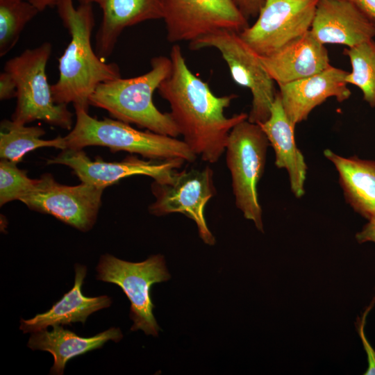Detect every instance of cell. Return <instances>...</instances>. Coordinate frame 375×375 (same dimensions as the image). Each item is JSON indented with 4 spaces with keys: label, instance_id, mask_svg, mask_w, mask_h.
Returning a JSON list of instances; mask_svg holds the SVG:
<instances>
[{
    "label": "cell",
    "instance_id": "obj_1",
    "mask_svg": "<svg viewBox=\"0 0 375 375\" xmlns=\"http://www.w3.org/2000/svg\"><path fill=\"white\" fill-rule=\"evenodd\" d=\"M169 58L171 72L157 90L169 103L183 140L202 160L215 163L225 152L232 128L247 119L248 114L224 115V109L237 96H216L188 67L179 44L172 46Z\"/></svg>",
    "mask_w": 375,
    "mask_h": 375
},
{
    "label": "cell",
    "instance_id": "obj_2",
    "mask_svg": "<svg viewBox=\"0 0 375 375\" xmlns=\"http://www.w3.org/2000/svg\"><path fill=\"white\" fill-rule=\"evenodd\" d=\"M54 6L71 40L58 59L59 76L51 85L57 104L73 103L74 107L88 110L90 98L97 87L121 77L115 62L106 63L93 50L91 37L95 25L92 4L73 0H56Z\"/></svg>",
    "mask_w": 375,
    "mask_h": 375
},
{
    "label": "cell",
    "instance_id": "obj_3",
    "mask_svg": "<svg viewBox=\"0 0 375 375\" xmlns=\"http://www.w3.org/2000/svg\"><path fill=\"white\" fill-rule=\"evenodd\" d=\"M171 69L169 57H153L147 73L99 84L90 98V105L106 110L115 119L177 138L180 133L170 113L160 112L153 101L154 92Z\"/></svg>",
    "mask_w": 375,
    "mask_h": 375
},
{
    "label": "cell",
    "instance_id": "obj_4",
    "mask_svg": "<svg viewBox=\"0 0 375 375\" xmlns=\"http://www.w3.org/2000/svg\"><path fill=\"white\" fill-rule=\"evenodd\" d=\"M74 109L75 125L64 136L67 149L102 146L112 152L124 151L150 160L181 158L193 162L197 159L196 154L183 140L149 130L139 131L117 119H98L82 108Z\"/></svg>",
    "mask_w": 375,
    "mask_h": 375
},
{
    "label": "cell",
    "instance_id": "obj_5",
    "mask_svg": "<svg viewBox=\"0 0 375 375\" xmlns=\"http://www.w3.org/2000/svg\"><path fill=\"white\" fill-rule=\"evenodd\" d=\"M51 51V44L45 42L6 62L3 69L12 76L17 85V103L11 119L21 124L40 120L69 130L73 114L67 105L54 102L46 74Z\"/></svg>",
    "mask_w": 375,
    "mask_h": 375
},
{
    "label": "cell",
    "instance_id": "obj_6",
    "mask_svg": "<svg viewBox=\"0 0 375 375\" xmlns=\"http://www.w3.org/2000/svg\"><path fill=\"white\" fill-rule=\"evenodd\" d=\"M269 145L260 126L245 119L231 131L225 150L235 206L261 232L262 214L257 184L264 173Z\"/></svg>",
    "mask_w": 375,
    "mask_h": 375
},
{
    "label": "cell",
    "instance_id": "obj_7",
    "mask_svg": "<svg viewBox=\"0 0 375 375\" xmlns=\"http://www.w3.org/2000/svg\"><path fill=\"white\" fill-rule=\"evenodd\" d=\"M190 48L217 49L226 62L233 80L251 93V108L247 119L260 124L269 118L276 94L274 81L265 69L260 56L243 40L240 32L217 30L190 42Z\"/></svg>",
    "mask_w": 375,
    "mask_h": 375
},
{
    "label": "cell",
    "instance_id": "obj_8",
    "mask_svg": "<svg viewBox=\"0 0 375 375\" xmlns=\"http://www.w3.org/2000/svg\"><path fill=\"white\" fill-rule=\"evenodd\" d=\"M97 272V279L117 285L129 299L130 318L134 322L131 330L158 336L160 328L153 314L150 290L153 284L170 278L164 257L158 254L132 262L105 254L100 258Z\"/></svg>",
    "mask_w": 375,
    "mask_h": 375
},
{
    "label": "cell",
    "instance_id": "obj_9",
    "mask_svg": "<svg viewBox=\"0 0 375 375\" xmlns=\"http://www.w3.org/2000/svg\"><path fill=\"white\" fill-rule=\"evenodd\" d=\"M214 172L210 167L201 169L176 170L167 182L153 181L151 189L155 201L149 206V212L163 216L174 212L182 213L193 220L201 240L213 245L215 238L205 219V207L216 194Z\"/></svg>",
    "mask_w": 375,
    "mask_h": 375
},
{
    "label": "cell",
    "instance_id": "obj_10",
    "mask_svg": "<svg viewBox=\"0 0 375 375\" xmlns=\"http://www.w3.org/2000/svg\"><path fill=\"white\" fill-rule=\"evenodd\" d=\"M103 190L82 182L72 186L62 185L46 173L35 179L32 189L19 201L31 210L51 215L87 232L97 221Z\"/></svg>",
    "mask_w": 375,
    "mask_h": 375
},
{
    "label": "cell",
    "instance_id": "obj_11",
    "mask_svg": "<svg viewBox=\"0 0 375 375\" xmlns=\"http://www.w3.org/2000/svg\"><path fill=\"white\" fill-rule=\"evenodd\" d=\"M319 0H264L256 21L240 35L259 56H268L309 31Z\"/></svg>",
    "mask_w": 375,
    "mask_h": 375
},
{
    "label": "cell",
    "instance_id": "obj_12",
    "mask_svg": "<svg viewBox=\"0 0 375 375\" xmlns=\"http://www.w3.org/2000/svg\"><path fill=\"white\" fill-rule=\"evenodd\" d=\"M167 39L192 42L221 29L243 31L248 19L233 0H164Z\"/></svg>",
    "mask_w": 375,
    "mask_h": 375
},
{
    "label": "cell",
    "instance_id": "obj_13",
    "mask_svg": "<svg viewBox=\"0 0 375 375\" xmlns=\"http://www.w3.org/2000/svg\"><path fill=\"white\" fill-rule=\"evenodd\" d=\"M184 162L181 158L145 160L134 155L119 162H105L99 158L92 160L83 149H67L47 160V164L66 165L82 183L105 189L122 178L135 175L150 176L160 183L167 182Z\"/></svg>",
    "mask_w": 375,
    "mask_h": 375
},
{
    "label": "cell",
    "instance_id": "obj_14",
    "mask_svg": "<svg viewBox=\"0 0 375 375\" xmlns=\"http://www.w3.org/2000/svg\"><path fill=\"white\" fill-rule=\"evenodd\" d=\"M310 31L324 45L350 48L374 39L375 21L352 0H319Z\"/></svg>",
    "mask_w": 375,
    "mask_h": 375
},
{
    "label": "cell",
    "instance_id": "obj_15",
    "mask_svg": "<svg viewBox=\"0 0 375 375\" xmlns=\"http://www.w3.org/2000/svg\"><path fill=\"white\" fill-rule=\"evenodd\" d=\"M347 74L331 65L318 74L279 86L281 103L291 123L296 126L306 120L315 108L331 97L339 102L348 99L351 93Z\"/></svg>",
    "mask_w": 375,
    "mask_h": 375
},
{
    "label": "cell",
    "instance_id": "obj_16",
    "mask_svg": "<svg viewBox=\"0 0 375 375\" xmlns=\"http://www.w3.org/2000/svg\"><path fill=\"white\" fill-rule=\"evenodd\" d=\"M261 62L278 86L318 74L331 66L328 51L309 31Z\"/></svg>",
    "mask_w": 375,
    "mask_h": 375
},
{
    "label": "cell",
    "instance_id": "obj_17",
    "mask_svg": "<svg viewBox=\"0 0 375 375\" xmlns=\"http://www.w3.org/2000/svg\"><path fill=\"white\" fill-rule=\"evenodd\" d=\"M79 3H97L102 19L96 33L95 50L105 58L110 56L123 31L141 22L162 19L164 0H78Z\"/></svg>",
    "mask_w": 375,
    "mask_h": 375
},
{
    "label": "cell",
    "instance_id": "obj_18",
    "mask_svg": "<svg viewBox=\"0 0 375 375\" xmlns=\"http://www.w3.org/2000/svg\"><path fill=\"white\" fill-rule=\"evenodd\" d=\"M258 124L274 149L275 165L287 171L292 192L297 198H301L305 194L307 165L296 144L295 126L288 117L278 92L276 94L269 118Z\"/></svg>",
    "mask_w": 375,
    "mask_h": 375
},
{
    "label": "cell",
    "instance_id": "obj_19",
    "mask_svg": "<svg viewBox=\"0 0 375 375\" xmlns=\"http://www.w3.org/2000/svg\"><path fill=\"white\" fill-rule=\"evenodd\" d=\"M87 267L75 265V279L73 288L55 303L47 312L38 314L30 319H20L19 329L24 333H35L47 329L48 326L67 325L71 323L84 324L90 315L111 304L107 295L88 297L82 293L83 280Z\"/></svg>",
    "mask_w": 375,
    "mask_h": 375
},
{
    "label": "cell",
    "instance_id": "obj_20",
    "mask_svg": "<svg viewBox=\"0 0 375 375\" xmlns=\"http://www.w3.org/2000/svg\"><path fill=\"white\" fill-rule=\"evenodd\" d=\"M324 156L335 166L346 202L367 221L375 217V160L343 157L326 149Z\"/></svg>",
    "mask_w": 375,
    "mask_h": 375
},
{
    "label": "cell",
    "instance_id": "obj_21",
    "mask_svg": "<svg viewBox=\"0 0 375 375\" xmlns=\"http://www.w3.org/2000/svg\"><path fill=\"white\" fill-rule=\"evenodd\" d=\"M53 328L51 331L45 329L33 333L27 344L32 350L45 351L52 354L54 362L51 374H62L66 363L71 358L100 349L108 340L117 342L123 337L121 330L114 327L89 338L78 336L60 325Z\"/></svg>",
    "mask_w": 375,
    "mask_h": 375
},
{
    "label": "cell",
    "instance_id": "obj_22",
    "mask_svg": "<svg viewBox=\"0 0 375 375\" xmlns=\"http://www.w3.org/2000/svg\"><path fill=\"white\" fill-rule=\"evenodd\" d=\"M46 133L40 126H26L3 119L0 124V157L18 163L30 151L42 147H53L61 150L67 149L64 137L44 140Z\"/></svg>",
    "mask_w": 375,
    "mask_h": 375
},
{
    "label": "cell",
    "instance_id": "obj_23",
    "mask_svg": "<svg viewBox=\"0 0 375 375\" xmlns=\"http://www.w3.org/2000/svg\"><path fill=\"white\" fill-rule=\"evenodd\" d=\"M351 62V71L346 81L358 88L363 99L375 108V41L371 40L344 50Z\"/></svg>",
    "mask_w": 375,
    "mask_h": 375
},
{
    "label": "cell",
    "instance_id": "obj_24",
    "mask_svg": "<svg viewBox=\"0 0 375 375\" xmlns=\"http://www.w3.org/2000/svg\"><path fill=\"white\" fill-rule=\"evenodd\" d=\"M39 12L29 1H0L1 57L15 46L26 25Z\"/></svg>",
    "mask_w": 375,
    "mask_h": 375
},
{
    "label": "cell",
    "instance_id": "obj_25",
    "mask_svg": "<svg viewBox=\"0 0 375 375\" xmlns=\"http://www.w3.org/2000/svg\"><path fill=\"white\" fill-rule=\"evenodd\" d=\"M16 162L0 160V205L19 200L30 191L35 179L27 176L26 171L17 167Z\"/></svg>",
    "mask_w": 375,
    "mask_h": 375
},
{
    "label": "cell",
    "instance_id": "obj_26",
    "mask_svg": "<svg viewBox=\"0 0 375 375\" xmlns=\"http://www.w3.org/2000/svg\"><path fill=\"white\" fill-rule=\"evenodd\" d=\"M375 305V297L365 308L360 317L357 318L356 328L361 339L362 346L367 353L368 367L365 375H375V350L371 346L365 333V326L368 314Z\"/></svg>",
    "mask_w": 375,
    "mask_h": 375
},
{
    "label": "cell",
    "instance_id": "obj_27",
    "mask_svg": "<svg viewBox=\"0 0 375 375\" xmlns=\"http://www.w3.org/2000/svg\"><path fill=\"white\" fill-rule=\"evenodd\" d=\"M17 97V85L12 76L3 70L0 74V99H10Z\"/></svg>",
    "mask_w": 375,
    "mask_h": 375
},
{
    "label": "cell",
    "instance_id": "obj_28",
    "mask_svg": "<svg viewBox=\"0 0 375 375\" xmlns=\"http://www.w3.org/2000/svg\"><path fill=\"white\" fill-rule=\"evenodd\" d=\"M243 15L249 19L257 17L264 0H233Z\"/></svg>",
    "mask_w": 375,
    "mask_h": 375
},
{
    "label": "cell",
    "instance_id": "obj_29",
    "mask_svg": "<svg viewBox=\"0 0 375 375\" xmlns=\"http://www.w3.org/2000/svg\"><path fill=\"white\" fill-rule=\"evenodd\" d=\"M355 238L359 244L366 242L375 244V217L368 220L362 229L356 234Z\"/></svg>",
    "mask_w": 375,
    "mask_h": 375
},
{
    "label": "cell",
    "instance_id": "obj_30",
    "mask_svg": "<svg viewBox=\"0 0 375 375\" xmlns=\"http://www.w3.org/2000/svg\"><path fill=\"white\" fill-rule=\"evenodd\" d=\"M375 21V0H352Z\"/></svg>",
    "mask_w": 375,
    "mask_h": 375
},
{
    "label": "cell",
    "instance_id": "obj_31",
    "mask_svg": "<svg viewBox=\"0 0 375 375\" xmlns=\"http://www.w3.org/2000/svg\"><path fill=\"white\" fill-rule=\"evenodd\" d=\"M56 0H30L33 5H35L40 11H42L47 7L54 6Z\"/></svg>",
    "mask_w": 375,
    "mask_h": 375
},
{
    "label": "cell",
    "instance_id": "obj_32",
    "mask_svg": "<svg viewBox=\"0 0 375 375\" xmlns=\"http://www.w3.org/2000/svg\"><path fill=\"white\" fill-rule=\"evenodd\" d=\"M0 1H30V0H0Z\"/></svg>",
    "mask_w": 375,
    "mask_h": 375
}]
</instances>
